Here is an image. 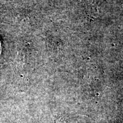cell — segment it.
<instances>
[{
  "instance_id": "obj_1",
  "label": "cell",
  "mask_w": 123,
  "mask_h": 123,
  "mask_svg": "<svg viewBox=\"0 0 123 123\" xmlns=\"http://www.w3.org/2000/svg\"><path fill=\"white\" fill-rule=\"evenodd\" d=\"M55 123H64V121H63V119H62V118H58V119H57L55 121Z\"/></svg>"
}]
</instances>
